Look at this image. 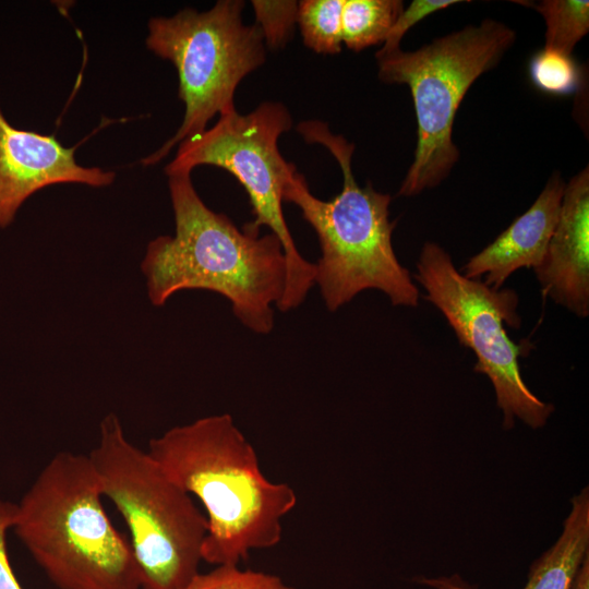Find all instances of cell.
<instances>
[{
    "instance_id": "1",
    "label": "cell",
    "mask_w": 589,
    "mask_h": 589,
    "mask_svg": "<svg viewBox=\"0 0 589 589\" xmlns=\"http://www.w3.org/2000/svg\"><path fill=\"white\" fill-rule=\"evenodd\" d=\"M175 235L159 236L146 248L141 271L149 302L163 306L182 290H208L226 298L237 320L255 334L274 328V309L287 283L280 240L242 228L212 211L195 191L191 173L168 177Z\"/></svg>"
},
{
    "instance_id": "2",
    "label": "cell",
    "mask_w": 589,
    "mask_h": 589,
    "mask_svg": "<svg viewBox=\"0 0 589 589\" xmlns=\"http://www.w3.org/2000/svg\"><path fill=\"white\" fill-rule=\"evenodd\" d=\"M206 510L203 561L239 565L251 551L271 549L297 505L294 490L268 480L253 445L228 413L199 418L154 437L146 450Z\"/></svg>"
},
{
    "instance_id": "3",
    "label": "cell",
    "mask_w": 589,
    "mask_h": 589,
    "mask_svg": "<svg viewBox=\"0 0 589 589\" xmlns=\"http://www.w3.org/2000/svg\"><path fill=\"white\" fill-rule=\"evenodd\" d=\"M297 130L308 143L326 147L342 173L341 191L329 201L312 194L298 171L283 196L300 209L317 236L321 256L315 263V284L327 310L337 311L366 289L384 292L393 305L417 306L419 290L392 243V196L377 192L371 183H357L351 169L354 144L333 133L326 123L308 120Z\"/></svg>"
},
{
    "instance_id": "4",
    "label": "cell",
    "mask_w": 589,
    "mask_h": 589,
    "mask_svg": "<svg viewBox=\"0 0 589 589\" xmlns=\"http://www.w3.org/2000/svg\"><path fill=\"white\" fill-rule=\"evenodd\" d=\"M87 455L57 453L16 504L12 530L59 589H142Z\"/></svg>"
},
{
    "instance_id": "5",
    "label": "cell",
    "mask_w": 589,
    "mask_h": 589,
    "mask_svg": "<svg viewBox=\"0 0 589 589\" xmlns=\"http://www.w3.org/2000/svg\"><path fill=\"white\" fill-rule=\"evenodd\" d=\"M103 495L125 521L142 589H182L199 574L207 520L190 494L129 441L108 413L87 455Z\"/></svg>"
},
{
    "instance_id": "6",
    "label": "cell",
    "mask_w": 589,
    "mask_h": 589,
    "mask_svg": "<svg viewBox=\"0 0 589 589\" xmlns=\"http://www.w3.org/2000/svg\"><path fill=\"white\" fill-rule=\"evenodd\" d=\"M516 40L506 24L486 19L414 50L378 56V79L410 88L418 127L414 158L398 195L414 196L444 181L459 158L456 112L473 82L495 68Z\"/></svg>"
},
{
    "instance_id": "7",
    "label": "cell",
    "mask_w": 589,
    "mask_h": 589,
    "mask_svg": "<svg viewBox=\"0 0 589 589\" xmlns=\"http://www.w3.org/2000/svg\"><path fill=\"white\" fill-rule=\"evenodd\" d=\"M244 5L219 0L207 11L187 8L149 20L146 46L175 65L184 116L178 131L142 159L144 166L158 164L176 145L206 130L215 116L236 110L238 85L266 58L261 31L243 23Z\"/></svg>"
},
{
    "instance_id": "8",
    "label": "cell",
    "mask_w": 589,
    "mask_h": 589,
    "mask_svg": "<svg viewBox=\"0 0 589 589\" xmlns=\"http://www.w3.org/2000/svg\"><path fill=\"white\" fill-rule=\"evenodd\" d=\"M292 127L288 109L278 101H264L247 115L237 110L218 116L214 127L179 143L165 167L169 177L191 173L202 165L230 172L248 193L252 226L267 227L281 242L287 260V283L276 306L288 312L301 305L315 285V263L305 260L294 243L284 216V190L297 172L280 154L279 136Z\"/></svg>"
},
{
    "instance_id": "9",
    "label": "cell",
    "mask_w": 589,
    "mask_h": 589,
    "mask_svg": "<svg viewBox=\"0 0 589 589\" xmlns=\"http://www.w3.org/2000/svg\"><path fill=\"white\" fill-rule=\"evenodd\" d=\"M414 278L426 291L425 299L446 317L459 344L476 354L474 371L492 382L504 428H512L515 418L533 429L543 426L554 408L528 388L518 364L532 344L527 339L516 344L505 329L521 325L516 291L465 277L435 242L422 247Z\"/></svg>"
},
{
    "instance_id": "10",
    "label": "cell",
    "mask_w": 589,
    "mask_h": 589,
    "mask_svg": "<svg viewBox=\"0 0 589 589\" xmlns=\"http://www.w3.org/2000/svg\"><path fill=\"white\" fill-rule=\"evenodd\" d=\"M75 147L63 146L55 135L21 130L12 125L0 108V228L10 226L37 191L59 183L105 188L113 171L81 166Z\"/></svg>"
},
{
    "instance_id": "11",
    "label": "cell",
    "mask_w": 589,
    "mask_h": 589,
    "mask_svg": "<svg viewBox=\"0 0 589 589\" xmlns=\"http://www.w3.org/2000/svg\"><path fill=\"white\" fill-rule=\"evenodd\" d=\"M543 296L579 317L589 314V170L565 184L560 216L541 264Z\"/></svg>"
},
{
    "instance_id": "12",
    "label": "cell",
    "mask_w": 589,
    "mask_h": 589,
    "mask_svg": "<svg viewBox=\"0 0 589 589\" xmlns=\"http://www.w3.org/2000/svg\"><path fill=\"white\" fill-rule=\"evenodd\" d=\"M564 189L563 179L554 172L529 209L470 257L461 274L470 279L484 276L486 286L500 289L517 269L537 268L555 229Z\"/></svg>"
},
{
    "instance_id": "13",
    "label": "cell",
    "mask_w": 589,
    "mask_h": 589,
    "mask_svg": "<svg viewBox=\"0 0 589 589\" xmlns=\"http://www.w3.org/2000/svg\"><path fill=\"white\" fill-rule=\"evenodd\" d=\"M589 493L585 488L572 500L561 537L530 568L524 589H570L589 554Z\"/></svg>"
},
{
    "instance_id": "14",
    "label": "cell",
    "mask_w": 589,
    "mask_h": 589,
    "mask_svg": "<svg viewBox=\"0 0 589 589\" xmlns=\"http://www.w3.org/2000/svg\"><path fill=\"white\" fill-rule=\"evenodd\" d=\"M404 10L400 0H345L341 14L342 44L352 51L384 43Z\"/></svg>"
},
{
    "instance_id": "15",
    "label": "cell",
    "mask_w": 589,
    "mask_h": 589,
    "mask_svg": "<svg viewBox=\"0 0 589 589\" xmlns=\"http://www.w3.org/2000/svg\"><path fill=\"white\" fill-rule=\"evenodd\" d=\"M345 0H303L298 2L297 24L303 44L316 53L341 51V14Z\"/></svg>"
},
{
    "instance_id": "16",
    "label": "cell",
    "mask_w": 589,
    "mask_h": 589,
    "mask_svg": "<svg viewBox=\"0 0 589 589\" xmlns=\"http://www.w3.org/2000/svg\"><path fill=\"white\" fill-rule=\"evenodd\" d=\"M533 8L544 19V48L570 55L589 31V1L543 0Z\"/></svg>"
},
{
    "instance_id": "17",
    "label": "cell",
    "mask_w": 589,
    "mask_h": 589,
    "mask_svg": "<svg viewBox=\"0 0 589 589\" xmlns=\"http://www.w3.org/2000/svg\"><path fill=\"white\" fill-rule=\"evenodd\" d=\"M529 76L539 91L554 96L576 93L581 84V71L572 55L548 48L532 56Z\"/></svg>"
},
{
    "instance_id": "18",
    "label": "cell",
    "mask_w": 589,
    "mask_h": 589,
    "mask_svg": "<svg viewBox=\"0 0 589 589\" xmlns=\"http://www.w3.org/2000/svg\"><path fill=\"white\" fill-rule=\"evenodd\" d=\"M182 589H294L276 575L241 569L239 565H217L196 574Z\"/></svg>"
},
{
    "instance_id": "19",
    "label": "cell",
    "mask_w": 589,
    "mask_h": 589,
    "mask_svg": "<svg viewBox=\"0 0 589 589\" xmlns=\"http://www.w3.org/2000/svg\"><path fill=\"white\" fill-rule=\"evenodd\" d=\"M255 25L262 33L265 47L283 48L291 38L298 17V2L293 0H252Z\"/></svg>"
},
{
    "instance_id": "20",
    "label": "cell",
    "mask_w": 589,
    "mask_h": 589,
    "mask_svg": "<svg viewBox=\"0 0 589 589\" xmlns=\"http://www.w3.org/2000/svg\"><path fill=\"white\" fill-rule=\"evenodd\" d=\"M455 3H461L458 0H413L407 9H404L398 15L390 31L388 32L382 48L375 57L383 56L400 49V41L405 34L424 17L443 10Z\"/></svg>"
},
{
    "instance_id": "21",
    "label": "cell",
    "mask_w": 589,
    "mask_h": 589,
    "mask_svg": "<svg viewBox=\"0 0 589 589\" xmlns=\"http://www.w3.org/2000/svg\"><path fill=\"white\" fill-rule=\"evenodd\" d=\"M16 504L0 500V589H23L11 566L7 534L12 530Z\"/></svg>"
},
{
    "instance_id": "22",
    "label": "cell",
    "mask_w": 589,
    "mask_h": 589,
    "mask_svg": "<svg viewBox=\"0 0 589 589\" xmlns=\"http://www.w3.org/2000/svg\"><path fill=\"white\" fill-rule=\"evenodd\" d=\"M570 589H589V554L579 566Z\"/></svg>"
}]
</instances>
